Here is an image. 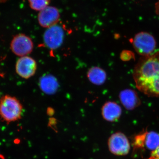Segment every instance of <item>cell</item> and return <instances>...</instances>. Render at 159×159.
I'll list each match as a JSON object with an SVG mask.
<instances>
[{
	"mask_svg": "<svg viewBox=\"0 0 159 159\" xmlns=\"http://www.w3.org/2000/svg\"><path fill=\"white\" fill-rule=\"evenodd\" d=\"M119 97L122 104L127 110H133L140 103L136 93L132 90L126 89L122 91Z\"/></svg>",
	"mask_w": 159,
	"mask_h": 159,
	"instance_id": "11",
	"label": "cell"
},
{
	"mask_svg": "<svg viewBox=\"0 0 159 159\" xmlns=\"http://www.w3.org/2000/svg\"><path fill=\"white\" fill-rule=\"evenodd\" d=\"M64 31L61 26L56 25L47 29L43 34V41L47 48L56 50L62 44Z\"/></svg>",
	"mask_w": 159,
	"mask_h": 159,
	"instance_id": "6",
	"label": "cell"
},
{
	"mask_svg": "<svg viewBox=\"0 0 159 159\" xmlns=\"http://www.w3.org/2000/svg\"><path fill=\"white\" fill-rule=\"evenodd\" d=\"M122 114L120 106L116 102L109 101L104 103L102 108V115L103 119L108 122L116 121Z\"/></svg>",
	"mask_w": 159,
	"mask_h": 159,
	"instance_id": "10",
	"label": "cell"
},
{
	"mask_svg": "<svg viewBox=\"0 0 159 159\" xmlns=\"http://www.w3.org/2000/svg\"><path fill=\"white\" fill-rule=\"evenodd\" d=\"M31 9L41 11L49 6L51 0H28Z\"/></svg>",
	"mask_w": 159,
	"mask_h": 159,
	"instance_id": "14",
	"label": "cell"
},
{
	"mask_svg": "<svg viewBox=\"0 0 159 159\" xmlns=\"http://www.w3.org/2000/svg\"><path fill=\"white\" fill-rule=\"evenodd\" d=\"M50 121H49V124L50 125V127L51 128L54 127L56 124V120L54 118H51L50 119Z\"/></svg>",
	"mask_w": 159,
	"mask_h": 159,
	"instance_id": "15",
	"label": "cell"
},
{
	"mask_svg": "<svg viewBox=\"0 0 159 159\" xmlns=\"http://www.w3.org/2000/svg\"><path fill=\"white\" fill-rule=\"evenodd\" d=\"M40 88L43 93L52 95L56 93L58 88L57 79L51 74H48L41 77L39 79Z\"/></svg>",
	"mask_w": 159,
	"mask_h": 159,
	"instance_id": "12",
	"label": "cell"
},
{
	"mask_svg": "<svg viewBox=\"0 0 159 159\" xmlns=\"http://www.w3.org/2000/svg\"><path fill=\"white\" fill-rule=\"evenodd\" d=\"M54 110L51 107H49L47 110V114L50 116H52L54 115Z\"/></svg>",
	"mask_w": 159,
	"mask_h": 159,
	"instance_id": "17",
	"label": "cell"
},
{
	"mask_svg": "<svg viewBox=\"0 0 159 159\" xmlns=\"http://www.w3.org/2000/svg\"><path fill=\"white\" fill-rule=\"evenodd\" d=\"M16 72L22 78L28 79L33 77L37 69V62L35 60L26 56L19 58L16 64Z\"/></svg>",
	"mask_w": 159,
	"mask_h": 159,
	"instance_id": "7",
	"label": "cell"
},
{
	"mask_svg": "<svg viewBox=\"0 0 159 159\" xmlns=\"http://www.w3.org/2000/svg\"><path fill=\"white\" fill-rule=\"evenodd\" d=\"M110 151L117 156L127 154L130 150V144L125 135L121 132L113 134L108 141Z\"/></svg>",
	"mask_w": 159,
	"mask_h": 159,
	"instance_id": "5",
	"label": "cell"
},
{
	"mask_svg": "<svg viewBox=\"0 0 159 159\" xmlns=\"http://www.w3.org/2000/svg\"><path fill=\"white\" fill-rule=\"evenodd\" d=\"M134 77L139 91L150 97H159V54L139 61L135 67Z\"/></svg>",
	"mask_w": 159,
	"mask_h": 159,
	"instance_id": "1",
	"label": "cell"
},
{
	"mask_svg": "<svg viewBox=\"0 0 159 159\" xmlns=\"http://www.w3.org/2000/svg\"><path fill=\"white\" fill-rule=\"evenodd\" d=\"M159 159L158 158L156 157L152 156L148 158V159Z\"/></svg>",
	"mask_w": 159,
	"mask_h": 159,
	"instance_id": "19",
	"label": "cell"
},
{
	"mask_svg": "<svg viewBox=\"0 0 159 159\" xmlns=\"http://www.w3.org/2000/svg\"><path fill=\"white\" fill-rule=\"evenodd\" d=\"M135 143L138 147L145 146L153 152L159 147V134L154 131L145 133L138 136L136 138Z\"/></svg>",
	"mask_w": 159,
	"mask_h": 159,
	"instance_id": "9",
	"label": "cell"
},
{
	"mask_svg": "<svg viewBox=\"0 0 159 159\" xmlns=\"http://www.w3.org/2000/svg\"><path fill=\"white\" fill-rule=\"evenodd\" d=\"M7 1V0H0V3L5 2Z\"/></svg>",
	"mask_w": 159,
	"mask_h": 159,
	"instance_id": "20",
	"label": "cell"
},
{
	"mask_svg": "<svg viewBox=\"0 0 159 159\" xmlns=\"http://www.w3.org/2000/svg\"><path fill=\"white\" fill-rule=\"evenodd\" d=\"M10 50L16 55L22 57L31 54L34 48V43L31 38L20 33L15 35L10 43Z\"/></svg>",
	"mask_w": 159,
	"mask_h": 159,
	"instance_id": "3",
	"label": "cell"
},
{
	"mask_svg": "<svg viewBox=\"0 0 159 159\" xmlns=\"http://www.w3.org/2000/svg\"><path fill=\"white\" fill-rule=\"evenodd\" d=\"M89 80L95 85H102L105 82L107 74L104 70L99 67L91 68L87 73Z\"/></svg>",
	"mask_w": 159,
	"mask_h": 159,
	"instance_id": "13",
	"label": "cell"
},
{
	"mask_svg": "<svg viewBox=\"0 0 159 159\" xmlns=\"http://www.w3.org/2000/svg\"><path fill=\"white\" fill-rule=\"evenodd\" d=\"M152 156L156 157L159 159V146L156 150L152 152Z\"/></svg>",
	"mask_w": 159,
	"mask_h": 159,
	"instance_id": "16",
	"label": "cell"
},
{
	"mask_svg": "<svg viewBox=\"0 0 159 159\" xmlns=\"http://www.w3.org/2000/svg\"><path fill=\"white\" fill-rule=\"evenodd\" d=\"M60 14L58 9L53 6H48L40 11L38 20L40 25L48 28L57 25L59 21Z\"/></svg>",
	"mask_w": 159,
	"mask_h": 159,
	"instance_id": "8",
	"label": "cell"
},
{
	"mask_svg": "<svg viewBox=\"0 0 159 159\" xmlns=\"http://www.w3.org/2000/svg\"><path fill=\"white\" fill-rule=\"evenodd\" d=\"M23 106L15 97L6 95L0 99V118L9 124L21 119Z\"/></svg>",
	"mask_w": 159,
	"mask_h": 159,
	"instance_id": "2",
	"label": "cell"
},
{
	"mask_svg": "<svg viewBox=\"0 0 159 159\" xmlns=\"http://www.w3.org/2000/svg\"><path fill=\"white\" fill-rule=\"evenodd\" d=\"M155 40L153 36L147 33L142 32L135 36L133 41L134 48L139 54L147 57L152 55L156 48Z\"/></svg>",
	"mask_w": 159,
	"mask_h": 159,
	"instance_id": "4",
	"label": "cell"
},
{
	"mask_svg": "<svg viewBox=\"0 0 159 159\" xmlns=\"http://www.w3.org/2000/svg\"><path fill=\"white\" fill-rule=\"evenodd\" d=\"M155 10L157 14L159 16V1L155 4Z\"/></svg>",
	"mask_w": 159,
	"mask_h": 159,
	"instance_id": "18",
	"label": "cell"
}]
</instances>
